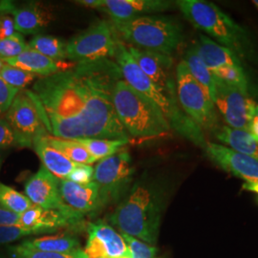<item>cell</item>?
<instances>
[{
	"label": "cell",
	"mask_w": 258,
	"mask_h": 258,
	"mask_svg": "<svg viewBox=\"0 0 258 258\" xmlns=\"http://www.w3.org/2000/svg\"><path fill=\"white\" fill-rule=\"evenodd\" d=\"M118 258H131V256H122V257H118Z\"/></svg>",
	"instance_id": "cell-44"
},
{
	"label": "cell",
	"mask_w": 258,
	"mask_h": 258,
	"mask_svg": "<svg viewBox=\"0 0 258 258\" xmlns=\"http://www.w3.org/2000/svg\"><path fill=\"white\" fill-rule=\"evenodd\" d=\"M21 245L28 249L56 253H69L81 249L79 240L68 233L25 240Z\"/></svg>",
	"instance_id": "cell-24"
},
{
	"label": "cell",
	"mask_w": 258,
	"mask_h": 258,
	"mask_svg": "<svg viewBox=\"0 0 258 258\" xmlns=\"http://www.w3.org/2000/svg\"><path fill=\"white\" fill-rule=\"evenodd\" d=\"M116 34L127 46L171 55L183 41V28L170 17L145 16L127 21H113Z\"/></svg>",
	"instance_id": "cell-6"
},
{
	"label": "cell",
	"mask_w": 258,
	"mask_h": 258,
	"mask_svg": "<svg viewBox=\"0 0 258 258\" xmlns=\"http://www.w3.org/2000/svg\"><path fill=\"white\" fill-rule=\"evenodd\" d=\"M5 64H6V63H5V61H4L3 59H1V58H0V71L3 69V67L5 66Z\"/></svg>",
	"instance_id": "cell-42"
},
{
	"label": "cell",
	"mask_w": 258,
	"mask_h": 258,
	"mask_svg": "<svg viewBox=\"0 0 258 258\" xmlns=\"http://www.w3.org/2000/svg\"><path fill=\"white\" fill-rule=\"evenodd\" d=\"M29 49L21 34L16 32L11 37L0 40V58L5 60L19 56Z\"/></svg>",
	"instance_id": "cell-33"
},
{
	"label": "cell",
	"mask_w": 258,
	"mask_h": 258,
	"mask_svg": "<svg viewBox=\"0 0 258 258\" xmlns=\"http://www.w3.org/2000/svg\"><path fill=\"white\" fill-rule=\"evenodd\" d=\"M0 13L12 15L16 32L37 34L44 30L53 20L52 13L39 3L17 5L12 1H0Z\"/></svg>",
	"instance_id": "cell-16"
},
{
	"label": "cell",
	"mask_w": 258,
	"mask_h": 258,
	"mask_svg": "<svg viewBox=\"0 0 258 258\" xmlns=\"http://www.w3.org/2000/svg\"><path fill=\"white\" fill-rule=\"evenodd\" d=\"M19 147L18 139L5 118H0V149Z\"/></svg>",
	"instance_id": "cell-37"
},
{
	"label": "cell",
	"mask_w": 258,
	"mask_h": 258,
	"mask_svg": "<svg viewBox=\"0 0 258 258\" xmlns=\"http://www.w3.org/2000/svg\"><path fill=\"white\" fill-rule=\"evenodd\" d=\"M81 221V219L58 210H46L33 205L26 212L20 214L19 227L33 230L37 234L75 227Z\"/></svg>",
	"instance_id": "cell-19"
},
{
	"label": "cell",
	"mask_w": 258,
	"mask_h": 258,
	"mask_svg": "<svg viewBox=\"0 0 258 258\" xmlns=\"http://www.w3.org/2000/svg\"><path fill=\"white\" fill-rule=\"evenodd\" d=\"M59 194L65 207L82 218L85 214L102 208L99 187L94 181L81 184L69 180H60Z\"/></svg>",
	"instance_id": "cell-18"
},
{
	"label": "cell",
	"mask_w": 258,
	"mask_h": 258,
	"mask_svg": "<svg viewBox=\"0 0 258 258\" xmlns=\"http://www.w3.org/2000/svg\"><path fill=\"white\" fill-rule=\"evenodd\" d=\"M9 251L12 258H87L83 249L69 253H56L28 249L21 244L10 248Z\"/></svg>",
	"instance_id": "cell-31"
},
{
	"label": "cell",
	"mask_w": 258,
	"mask_h": 258,
	"mask_svg": "<svg viewBox=\"0 0 258 258\" xmlns=\"http://www.w3.org/2000/svg\"><path fill=\"white\" fill-rule=\"evenodd\" d=\"M164 208L161 188L149 180H139L120 200L110 220L120 234H127L154 246Z\"/></svg>",
	"instance_id": "cell-2"
},
{
	"label": "cell",
	"mask_w": 258,
	"mask_h": 258,
	"mask_svg": "<svg viewBox=\"0 0 258 258\" xmlns=\"http://www.w3.org/2000/svg\"><path fill=\"white\" fill-rule=\"evenodd\" d=\"M250 136L254 139L256 142H258V103L254 106L253 110V117L250 120L249 125V130H248Z\"/></svg>",
	"instance_id": "cell-40"
},
{
	"label": "cell",
	"mask_w": 258,
	"mask_h": 258,
	"mask_svg": "<svg viewBox=\"0 0 258 258\" xmlns=\"http://www.w3.org/2000/svg\"><path fill=\"white\" fill-rule=\"evenodd\" d=\"M1 163H2V159L0 158V166H1Z\"/></svg>",
	"instance_id": "cell-45"
},
{
	"label": "cell",
	"mask_w": 258,
	"mask_h": 258,
	"mask_svg": "<svg viewBox=\"0 0 258 258\" xmlns=\"http://www.w3.org/2000/svg\"><path fill=\"white\" fill-rule=\"evenodd\" d=\"M192 48L211 71L228 65L242 67L239 57L232 51L218 44L207 36H200Z\"/></svg>",
	"instance_id": "cell-20"
},
{
	"label": "cell",
	"mask_w": 258,
	"mask_h": 258,
	"mask_svg": "<svg viewBox=\"0 0 258 258\" xmlns=\"http://www.w3.org/2000/svg\"><path fill=\"white\" fill-rule=\"evenodd\" d=\"M123 80L115 60L79 62L40 78L29 90L48 134L56 138L130 140L113 104L117 83Z\"/></svg>",
	"instance_id": "cell-1"
},
{
	"label": "cell",
	"mask_w": 258,
	"mask_h": 258,
	"mask_svg": "<svg viewBox=\"0 0 258 258\" xmlns=\"http://www.w3.org/2000/svg\"><path fill=\"white\" fill-rule=\"evenodd\" d=\"M75 141L81 144L97 162L120 152L130 140L82 138L76 139Z\"/></svg>",
	"instance_id": "cell-26"
},
{
	"label": "cell",
	"mask_w": 258,
	"mask_h": 258,
	"mask_svg": "<svg viewBox=\"0 0 258 258\" xmlns=\"http://www.w3.org/2000/svg\"><path fill=\"white\" fill-rule=\"evenodd\" d=\"M46 136L42 135L35 139L32 148L39 157L42 166L49 172L55 176L58 180H66L74 169L76 164L68 160L55 148H52L47 142Z\"/></svg>",
	"instance_id": "cell-22"
},
{
	"label": "cell",
	"mask_w": 258,
	"mask_h": 258,
	"mask_svg": "<svg viewBox=\"0 0 258 258\" xmlns=\"http://www.w3.org/2000/svg\"><path fill=\"white\" fill-rule=\"evenodd\" d=\"M212 73L224 83L248 92V81L241 66H223L212 71Z\"/></svg>",
	"instance_id": "cell-32"
},
{
	"label": "cell",
	"mask_w": 258,
	"mask_h": 258,
	"mask_svg": "<svg viewBox=\"0 0 258 258\" xmlns=\"http://www.w3.org/2000/svg\"><path fill=\"white\" fill-rule=\"evenodd\" d=\"M252 3H253V5L256 7V9H257L258 11V0H253Z\"/></svg>",
	"instance_id": "cell-43"
},
{
	"label": "cell",
	"mask_w": 258,
	"mask_h": 258,
	"mask_svg": "<svg viewBox=\"0 0 258 258\" xmlns=\"http://www.w3.org/2000/svg\"><path fill=\"white\" fill-rule=\"evenodd\" d=\"M15 33L16 29L13 18L7 14L0 13V40L11 37Z\"/></svg>",
	"instance_id": "cell-38"
},
{
	"label": "cell",
	"mask_w": 258,
	"mask_h": 258,
	"mask_svg": "<svg viewBox=\"0 0 258 258\" xmlns=\"http://www.w3.org/2000/svg\"><path fill=\"white\" fill-rule=\"evenodd\" d=\"M19 91V89L11 86L0 78V115L8 111Z\"/></svg>",
	"instance_id": "cell-36"
},
{
	"label": "cell",
	"mask_w": 258,
	"mask_h": 258,
	"mask_svg": "<svg viewBox=\"0 0 258 258\" xmlns=\"http://www.w3.org/2000/svg\"><path fill=\"white\" fill-rule=\"evenodd\" d=\"M118 43L112 24L97 21L66 43L67 60L79 63L114 57Z\"/></svg>",
	"instance_id": "cell-9"
},
{
	"label": "cell",
	"mask_w": 258,
	"mask_h": 258,
	"mask_svg": "<svg viewBox=\"0 0 258 258\" xmlns=\"http://www.w3.org/2000/svg\"><path fill=\"white\" fill-rule=\"evenodd\" d=\"M131 156L123 148L101 160L94 168L93 181L98 184L102 208L120 202L128 192L134 175Z\"/></svg>",
	"instance_id": "cell-8"
},
{
	"label": "cell",
	"mask_w": 258,
	"mask_h": 258,
	"mask_svg": "<svg viewBox=\"0 0 258 258\" xmlns=\"http://www.w3.org/2000/svg\"><path fill=\"white\" fill-rule=\"evenodd\" d=\"M28 46L55 61L67 60L66 43L58 37L37 35L29 41Z\"/></svg>",
	"instance_id": "cell-27"
},
{
	"label": "cell",
	"mask_w": 258,
	"mask_h": 258,
	"mask_svg": "<svg viewBox=\"0 0 258 258\" xmlns=\"http://www.w3.org/2000/svg\"><path fill=\"white\" fill-rule=\"evenodd\" d=\"M20 214L0 206V226H19Z\"/></svg>",
	"instance_id": "cell-39"
},
{
	"label": "cell",
	"mask_w": 258,
	"mask_h": 258,
	"mask_svg": "<svg viewBox=\"0 0 258 258\" xmlns=\"http://www.w3.org/2000/svg\"><path fill=\"white\" fill-rule=\"evenodd\" d=\"M94 178V167L88 165H76L74 169L66 180L77 184H85L92 182Z\"/></svg>",
	"instance_id": "cell-35"
},
{
	"label": "cell",
	"mask_w": 258,
	"mask_h": 258,
	"mask_svg": "<svg viewBox=\"0 0 258 258\" xmlns=\"http://www.w3.org/2000/svg\"><path fill=\"white\" fill-rule=\"evenodd\" d=\"M88 238L85 245L87 258H118L131 256L122 235L106 224L98 221L88 225Z\"/></svg>",
	"instance_id": "cell-12"
},
{
	"label": "cell",
	"mask_w": 258,
	"mask_h": 258,
	"mask_svg": "<svg viewBox=\"0 0 258 258\" xmlns=\"http://www.w3.org/2000/svg\"><path fill=\"white\" fill-rule=\"evenodd\" d=\"M46 139L52 148H55L76 165L91 166L96 163V160L89 154V152L75 140L56 138L51 135H47Z\"/></svg>",
	"instance_id": "cell-25"
},
{
	"label": "cell",
	"mask_w": 258,
	"mask_h": 258,
	"mask_svg": "<svg viewBox=\"0 0 258 258\" xmlns=\"http://www.w3.org/2000/svg\"><path fill=\"white\" fill-rule=\"evenodd\" d=\"M174 5L165 0H100L98 10L108 14L113 21H127L165 12Z\"/></svg>",
	"instance_id": "cell-17"
},
{
	"label": "cell",
	"mask_w": 258,
	"mask_h": 258,
	"mask_svg": "<svg viewBox=\"0 0 258 258\" xmlns=\"http://www.w3.org/2000/svg\"><path fill=\"white\" fill-rule=\"evenodd\" d=\"M6 64L18 67L22 70H25L32 74L37 75V77L45 78L52 75L56 74L60 71L70 68L72 65L64 66V61L59 62L55 61L45 55L37 53V51L29 48L25 52L20 54L19 56L5 59Z\"/></svg>",
	"instance_id": "cell-21"
},
{
	"label": "cell",
	"mask_w": 258,
	"mask_h": 258,
	"mask_svg": "<svg viewBox=\"0 0 258 258\" xmlns=\"http://www.w3.org/2000/svg\"><path fill=\"white\" fill-rule=\"evenodd\" d=\"M215 135L223 146L258 161V142L250 136L248 131L223 126L216 131Z\"/></svg>",
	"instance_id": "cell-23"
},
{
	"label": "cell",
	"mask_w": 258,
	"mask_h": 258,
	"mask_svg": "<svg viewBox=\"0 0 258 258\" xmlns=\"http://www.w3.org/2000/svg\"><path fill=\"white\" fill-rule=\"evenodd\" d=\"M114 59L120 67L123 81L137 92L156 104L157 107L166 117L170 128H174L179 134L188 139L195 145L205 148L207 143L205 142L202 129L185 115L179 104L177 95L168 96L158 87L140 69L123 42L119 41Z\"/></svg>",
	"instance_id": "cell-3"
},
{
	"label": "cell",
	"mask_w": 258,
	"mask_h": 258,
	"mask_svg": "<svg viewBox=\"0 0 258 258\" xmlns=\"http://www.w3.org/2000/svg\"><path fill=\"white\" fill-rule=\"evenodd\" d=\"M212 102L230 127L249 130L256 102L249 98L247 91L231 86L215 77Z\"/></svg>",
	"instance_id": "cell-11"
},
{
	"label": "cell",
	"mask_w": 258,
	"mask_h": 258,
	"mask_svg": "<svg viewBox=\"0 0 258 258\" xmlns=\"http://www.w3.org/2000/svg\"><path fill=\"white\" fill-rule=\"evenodd\" d=\"M205 152L215 166L245 182L258 181V161L216 143H207Z\"/></svg>",
	"instance_id": "cell-15"
},
{
	"label": "cell",
	"mask_w": 258,
	"mask_h": 258,
	"mask_svg": "<svg viewBox=\"0 0 258 258\" xmlns=\"http://www.w3.org/2000/svg\"><path fill=\"white\" fill-rule=\"evenodd\" d=\"M113 104L130 138H152L169 132L170 125L156 104L123 80L115 85Z\"/></svg>",
	"instance_id": "cell-5"
},
{
	"label": "cell",
	"mask_w": 258,
	"mask_h": 258,
	"mask_svg": "<svg viewBox=\"0 0 258 258\" xmlns=\"http://www.w3.org/2000/svg\"><path fill=\"white\" fill-rule=\"evenodd\" d=\"M176 95L185 115L201 129L214 128L217 115L212 98L188 71L184 60L176 67Z\"/></svg>",
	"instance_id": "cell-7"
},
{
	"label": "cell",
	"mask_w": 258,
	"mask_h": 258,
	"mask_svg": "<svg viewBox=\"0 0 258 258\" xmlns=\"http://www.w3.org/2000/svg\"><path fill=\"white\" fill-rule=\"evenodd\" d=\"M129 54L140 69L168 96L176 95V82L172 76L171 55L127 46Z\"/></svg>",
	"instance_id": "cell-14"
},
{
	"label": "cell",
	"mask_w": 258,
	"mask_h": 258,
	"mask_svg": "<svg viewBox=\"0 0 258 258\" xmlns=\"http://www.w3.org/2000/svg\"><path fill=\"white\" fill-rule=\"evenodd\" d=\"M0 206L21 214L30 209L33 204L26 195L20 194L9 185L0 183Z\"/></svg>",
	"instance_id": "cell-29"
},
{
	"label": "cell",
	"mask_w": 258,
	"mask_h": 258,
	"mask_svg": "<svg viewBox=\"0 0 258 258\" xmlns=\"http://www.w3.org/2000/svg\"><path fill=\"white\" fill-rule=\"evenodd\" d=\"M32 234H37V232L19 226H0V246L18 241Z\"/></svg>",
	"instance_id": "cell-34"
},
{
	"label": "cell",
	"mask_w": 258,
	"mask_h": 258,
	"mask_svg": "<svg viewBox=\"0 0 258 258\" xmlns=\"http://www.w3.org/2000/svg\"><path fill=\"white\" fill-rule=\"evenodd\" d=\"M243 189L258 194V181L256 182H245L242 185Z\"/></svg>",
	"instance_id": "cell-41"
},
{
	"label": "cell",
	"mask_w": 258,
	"mask_h": 258,
	"mask_svg": "<svg viewBox=\"0 0 258 258\" xmlns=\"http://www.w3.org/2000/svg\"><path fill=\"white\" fill-rule=\"evenodd\" d=\"M175 4L194 27L215 39L218 44L230 49L238 57L250 53L249 35L214 3L204 0H179Z\"/></svg>",
	"instance_id": "cell-4"
},
{
	"label": "cell",
	"mask_w": 258,
	"mask_h": 258,
	"mask_svg": "<svg viewBox=\"0 0 258 258\" xmlns=\"http://www.w3.org/2000/svg\"><path fill=\"white\" fill-rule=\"evenodd\" d=\"M183 60L191 76L208 91L212 100L215 83V77L212 71L205 65L192 47L185 52Z\"/></svg>",
	"instance_id": "cell-28"
},
{
	"label": "cell",
	"mask_w": 258,
	"mask_h": 258,
	"mask_svg": "<svg viewBox=\"0 0 258 258\" xmlns=\"http://www.w3.org/2000/svg\"><path fill=\"white\" fill-rule=\"evenodd\" d=\"M25 195L33 205L46 210H58L83 220L82 217L65 207L59 194V180L43 166L28 180L25 184Z\"/></svg>",
	"instance_id": "cell-13"
},
{
	"label": "cell",
	"mask_w": 258,
	"mask_h": 258,
	"mask_svg": "<svg viewBox=\"0 0 258 258\" xmlns=\"http://www.w3.org/2000/svg\"><path fill=\"white\" fill-rule=\"evenodd\" d=\"M5 120L16 134L20 148H32L34 140L49 135L29 90H20L6 112Z\"/></svg>",
	"instance_id": "cell-10"
},
{
	"label": "cell",
	"mask_w": 258,
	"mask_h": 258,
	"mask_svg": "<svg viewBox=\"0 0 258 258\" xmlns=\"http://www.w3.org/2000/svg\"><path fill=\"white\" fill-rule=\"evenodd\" d=\"M0 78L11 86L19 90H23L28 85L34 83L35 80H37V76L18 67L5 64L0 71Z\"/></svg>",
	"instance_id": "cell-30"
}]
</instances>
